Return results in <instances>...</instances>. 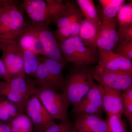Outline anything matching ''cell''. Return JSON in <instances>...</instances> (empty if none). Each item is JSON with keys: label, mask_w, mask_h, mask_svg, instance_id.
Instances as JSON below:
<instances>
[{"label": "cell", "mask_w": 132, "mask_h": 132, "mask_svg": "<svg viewBox=\"0 0 132 132\" xmlns=\"http://www.w3.org/2000/svg\"></svg>", "instance_id": "obj_38"}, {"label": "cell", "mask_w": 132, "mask_h": 132, "mask_svg": "<svg viewBox=\"0 0 132 132\" xmlns=\"http://www.w3.org/2000/svg\"><path fill=\"white\" fill-rule=\"evenodd\" d=\"M130 1V2H132V1Z\"/></svg>", "instance_id": "obj_37"}, {"label": "cell", "mask_w": 132, "mask_h": 132, "mask_svg": "<svg viewBox=\"0 0 132 132\" xmlns=\"http://www.w3.org/2000/svg\"><path fill=\"white\" fill-rule=\"evenodd\" d=\"M38 98L54 119L68 121L69 104L63 93L49 88L35 86L32 95Z\"/></svg>", "instance_id": "obj_6"}, {"label": "cell", "mask_w": 132, "mask_h": 132, "mask_svg": "<svg viewBox=\"0 0 132 132\" xmlns=\"http://www.w3.org/2000/svg\"><path fill=\"white\" fill-rule=\"evenodd\" d=\"M29 24L16 40V42L22 50L31 52L37 56H45L42 44L37 36L31 30Z\"/></svg>", "instance_id": "obj_16"}, {"label": "cell", "mask_w": 132, "mask_h": 132, "mask_svg": "<svg viewBox=\"0 0 132 132\" xmlns=\"http://www.w3.org/2000/svg\"><path fill=\"white\" fill-rule=\"evenodd\" d=\"M102 7L100 12V18L102 22L111 21L117 19V15L122 6L124 0H100Z\"/></svg>", "instance_id": "obj_18"}, {"label": "cell", "mask_w": 132, "mask_h": 132, "mask_svg": "<svg viewBox=\"0 0 132 132\" xmlns=\"http://www.w3.org/2000/svg\"><path fill=\"white\" fill-rule=\"evenodd\" d=\"M0 79L4 80L5 81L11 80L5 64L1 58H0Z\"/></svg>", "instance_id": "obj_32"}, {"label": "cell", "mask_w": 132, "mask_h": 132, "mask_svg": "<svg viewBox=\"0 0 132 132\" xmlns=\"http://www.w3.org/2000/svg\"><path fill=\"white\" fill-rule=\"evenodd\" d=\"M29 26L41 42L45 57L59 62L65 65L66 62L60 49L59 42L49 26L35 25L31 22Z\"/></svg>", "instance_id": "obj_12"}, {"label": "cell", "mask_w": 132, "mask_h": 132, "mask_svg": "<svg viewBox=\"0 0 132 132\" xmlns=\"http://www.w3.org/2000/svg\"><path fill=\"white\" fill-rule=\"evenodd\" d=\"M104 87L96 84L85 97L75 105L73 109L78 115L92 114L101 116L104 110Z\"/></svg>", "instance_id": "obj_10"}, {"label": "cell", "mask_w": 132, "mask_h": 132, "mask_svg": "<svg viewBox=\"0 0 132 132\" xmlns=\"http://www.w3.org/2000/svg\"><path fill=\"white\" fill-rule=\"evenodd\" d=\"M59 43L66 62L84 66L98 64L97 54L86 46L79 36H72Z\"/></svg>", "instance_id": "obj_5"}, {"label": "cell", "mask_w": 132, "mask_h": 132, "mask_svg": "<svg viewBox=\"0 0 132 132\" xmlns=\"http://www.w3.org/2000/svg\"><path fill=\"white\" fill-rule=\"evenodd\" d=\"M70 132H76L74 128V127L73 128H72V130H71V131H70Z\"/></svg>", "instance_id": "obj_36"}, {"label": "cell", "mask_w": 132, "mask_h": 132, "mask_svg": "<svg viewBox=\"0 0 132 132\" xmlns=\"http://www.w3.org/2000/svg\"><path fill=\"white\" fill-rule=\"evenodd\" d=\"M24 111L32 121L35 132H43L55 123L39 100L34 95L26 102Z\"/></svg>", "instance_id": "obj_11"}, {"label": "cell", "mask_w": 132, "mask_h": 132, "mask_svg": "<svg viewBox=\"0 0 132 132\" xmlns=\"http://www.w3.org/2000/svg\"><path fill=\"white\" fill-rule=\"evenodd\" d=\"M68 11L71 21V32L72 36H79L80 29L83 19V15L79 8L74 3L68 2Z\"/></svg>", "instance_id": "obj_20"}, {"label": "cell", "mask_w": 132, "mask_h": 132, "mask_svg": "<svg viewBox=\"0 0 132 132\" xmlns=\"http://www.w3.org/2000/svg\"><path fill=\"white\" fill-rule=\"evenodd\" d=\"M118 32L121 40L132 41V26L126 29H118Z\"/></svg>", "instance_id": "obj_31"}, {"label": "cell", "mask_w": 132, "mask_h": 132, "mask_svg": "<svg viewBox=\"0 0 132 132\" xmlns=\"http://www.w3.org/2000/svg\"><path fill=\"white\" fill-rule=\"evenodd\" d=\"M9 114L6 112L0 102V121L2 122H7L12 120Z\"/></svg>", "instance_id": "obj_33"}, {"label": "cell", "mask_w": 132, "mask_h": 132, "mask_svg": "<svg viewBox=\"0 0 132 132\" xmlns=\"http://www.w3.org/2000/svg\"><path fill=\"white\" fill-rule=\"evenodd\" d=\"M20 6L31 23L46 26L56 23L68 9V2L61 0H24Z\"/></svg>", "instance_id": "obj_1"}, {"label": "cell", "mask_w": 132, "mask_h": 132, "mask_svg": "<svg viewBox=\"0 0 132 132\" xmlns=\"http://www.w3.org/2000/svg\"><path fill=\"white\" fill-rule=\"evenodd\" d=\"M115 53L132 60V41L122 40L118 43Z\"/></svg>", "instance_id": "obj_28"}, {"label": "cell", "mask_w": 132, "mask_h": 132, "mask_svg": "<svg viewBox=\"0 0 132 132\" xmlns=\"http://www.w3.org/2000/svg\"><path fill=\"white\" fill-rule=\"evenodd\" d=\"M98 65L106 70L113 71H132V61L114 52L98 50Z\"/></svg>", "instance_id": "obj_13"}, {"label": "cell", "mask_w": 132, "mask_h": 132, "mask_svg": "<svg viewBox=\"0 0 132 132\" xmlns=\"http://www.w3.org/2000/svg\"><path fill=\"white\" fill-rule=\"evenodd\" d=\"M117 19L111 21L103 22L98 29V33L118 45L121 39L117 29Z\"/></svg>", "instance_id": "obj_22"}, {"label": "cell", "mask_w": 132, "mask_h": 132, "mask_svg": "<svg viewBox=\"0 0 132 132\" xmlns=\"http://www.w3.org/2000/svg\"><path fill=\"white\" fill-rule=\"evenodd\" d=\"M104 87V110L107 116L116 115L122 117L123 114L122 92Z\"/></svg>", "instance_id": "obj_15"}, {"label": "cell", "mask_w": 132, "mask_h": 132, "mask_svg": "<svg viewBox=\"0 0 132 132\" xmlns=\"http://www.w3.org/2000/svg\"><path fill=\"white\" fill-rule=\"evenodd\" d=\"M64 65L43 56L34 76L36 87L49 88L58 92L64 90L66 79L63 74Z\"/></svg>", "instance_id": "obj_4"}, {"label": "cell", "mask_w": 132, "mask_h": 132, "mask_svg": "<svg viewBox=\"0 0 132 132\" xmlns=\"http://www.w3.org/2000/svg\"><path fill=\"white\" fill-rule=\"evenodd\" d=\"M17 2L4 0L0 8V39L16 40L29 25Z\"/></svg>", "instance_id": "obj_2"}, {"label": "cell", "mask_w": 132, "mask_h": 132, "mask_svg": "<svg viewBox=\"0 0 132 132\" xmlns=\"http://www.w3.org/2000/svg\"><path fill=\"white\" fill-rule=\"evenodd\" d=\"M97 45L98 50L108 52H114L118 44L104 38L98 32Z\"/></svg>", "instance_id": "obj_29"}, {"label": "cell", "mask_w": 132, "mask_h": 132, "mask_svg": "<svg viewBox=\"0 0 132 132\" xmlns=\"http://www.w3.org/2000/svg\"><path fill=\"white\" fill-rule=\"evenodd\" d=\"M94 79L104 87L122 91L132 87V71H113L95 67L91 70Z\"/></svg>", "instance_id": "obj_9"}, {"label": "cell", "mask_w": 132, "mask_h": 132, "mask_svg": "<svg viewBox=\"0 0 132 132\" xmlns=\"http://www.w3.org/2000/svg\"><path fill=\"white\" fill-rule=\"evenodd\" d=\"M0 102L3 108L9 114L12 119L24 111L17 105L8 99H0Z\"/></svg>", "instance_id": "obj_27"}, {"label": "cell", "mask_w": 132, "mask_h": 132, "mask_svg": "<svg viewBox=\"0 0 132 132\" xmlns=\"http://www.w3.org/2000/svg\"><path fill=\"white\" fill-rule=\"evenodd\" d=\"M23 51L24 68L26 75L34 77L39 65L40 58L31 52Z\"/></svg>", "instance_id": "obj_24"}, {"label": "cell", "mask_w": 132, "mask_h": 132, "mask_svg": "<svg viewBox=\"0 0 132 132\" xmlns=\"http://www.w3.org/2000/svg\"><path fill=\"white\" fill-rule=\"evenodd\" d=\"M0 132H12L9 125L0 122Z\"/></svg>", "instance_id": "obj_34"}, {"label": "cell", "mask_w": 132, "mask_h": 132, "mask_svg": "<svg viewBox=\"0 0 132 132\" xmlns=\"http://www.w3.org/2000/svg\"><path fill=\"white\" fill-rule=\"evenodd\" d=\"M98 29L93 23L87 19H83L79 36L87 47L97 54V38Z\"/></svg>", "instance_id": "obj_17"}, {"label": "cell", "mask_w": 132, "mask_h": 132, "mask_svg": "<svg viewBox=\"0 0 132 132\" xmlns=\"http://www.w3.org/2000/svg\"><path fill=\"white\" fill-rule=\"evenodd\" d=\"M73 127L72 124L68 121H62L60 124L55 123L43 132H70Z\"/></svg>", "instance_id": "obj_30"}, {"label": "cell", "mask_w": 132, "mask_h": 132, "mask_svg": "<svg viewBox=\"0 0 132 132\" xmlns=\"http://www.w3.org/2000/svg\"><path fill=\"white\" fill-rule=\"evenodd\" d=\"M106 132H127L126 124L119 116H107Z\"/></svg>", "instance_id": "obj_25"}, {"label": "cell", "mask_w": 132, "mask_h": 132, "mask_svg": "<svg viewBox=\"0 0 132 132\" xmlns=\"http://www.w3.org/2000/svg\"><path fill=\"white\" fill-rule=\"evenodd\" d=\"M2 60L5 64L11 80L26 78L23 59V51L16 40L0 39Z\"/></svg>", "instance_id": "obj_7"}, {"label": "cell", "mask_w": 132, "mask_h": 132, "mask_svg": "<svg viewBox=\"0 0 132 132\" xmlns=\"http://www.w3.org/2000/svg\"><path fill=\"white\" fill-rule=\"evenodd\" d=\"M76 132H106V120L92 114L78 115L73 126Z\"/></svg>", "instance_id": "obj_14"}, {"label": "cell", "mask_w": 132, "mask_h": 132, "mask_svg": "<svg viewBox=\"0 0 132 132\" xmlns=\"http://www.w3.org/2000/svg\"><path fill=\"white\" fill-rule=\"evenodd\" d=\"M34 81L26 78H14L9 81H0V95L5 96L24 110L26 102L32 95Z\"/></svg>", "instance_id": "obj_8"}, {"label": "cell", "mask_w": 132, "mask_h": 132, "mask_svg": "<svg viewBox=\"0 0 132 132\" xmlns=\"http://www.w3.org/2000/svg\"><path fill=\"white\" fill-rule=\"evenodd\" d=\"M76 1L83 16L93 23L98 29L102 22L93 1L77 0Z\"/></svg>", "instance_id": "obj_19"}, {"label": "cell", "mask_w": 132, "mask_h": 132, "mask_svg": "<svg viewBox=\"0 0 132 132\" xmlns=\"http://www.w3.org/2000/svg\"><path fill=\"white\" fill-rule=\"evenodd\" d=\"M4 2V0H0V8L3 5Z\"/></svg>", "instance_id": "obj_35"}, {"label": "cell", "mask_w": 132, "mask_h": 132, "mask_svg": "<svg viewBox=\"0 0 132 132\" xmlns=\"http://www.w3.org/2000/svg\"><path fill=\"white\" fill-rule=\"evenodd\" d=\"M119 29L129 28L132 26V3L124 4L117 16Z\"/></svg>", "instance_id": "obj_23"}, {"label": "cell", "mask_w": 132, "mask_h": 132, "mask_svg": "<svg viewBox=\"0 0 132 132\" xmlns=\"http://www.w3.org/2000/svg\"><path fill=\"white\" fill-rule=\"evenodd\" d=\"M91 70L76 65L66 79L63 94L69 104L73 106L80 101L95 85Z\"/></svg>", "instance_id": "obj_3"}, {"label": "cell", "mask_w": 132, "mask_h": 132, "mask_svg": "<svg viewBox=\"0 0 132 132\" xmlns=\"http://www.w3.org/2000/svg\"><path fill=\"white\" fill-rule=\"evenodd\" d=\"M123 114L127 119L132 132V87L122 92Z\"/></svg>", "instance_id": "obj_26"}, {"label": "cell", "mask_w": 132, "mask_h": 132, "mask_svg": "<svg viewBox=\"0 0 132 132\" xmlns=\"http://www.w3.org/2000/svg\"><path fill=\"white\" fill-rule=\"evenodd\" d=\"M9 125L12 132H32V121L27 115L20 114L10 121Z\"/></svg>", "instance_id": "obj_21"}]
</instances>
